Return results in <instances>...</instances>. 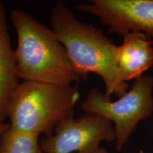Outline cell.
Instances as JSON below:
<instances>
[{"instance_id":"1","label":"cell","mask_w":153,"mask_h":153,"mask_svg":"<svg viewBox=\"0 0 153 153\" xmlns=\"http://www.w3.org/2000/svg\"><path fill=\"white\" fill-rule=\"evenodd\" d=\"M50 23L80 79H87L90 73L97 74L108 99L127 92L128 86L120 85L118 79L117 46L101 28L82 22L60 1L51 9Z\"/></svg>"},{"instance_id":"2","label":"cell","mask_w":153,"mask_h":153,"mask_svg":"<svg viewBox=\"0 0 153 153\" xmlns=\"http://www.w3.org/2000/svg\"><path fill=\"white\" fill-rule=\"evenodd\" d=\"M17 36L16 73L23 81L68 85L80 79L51 28L20 9L10 11Z\"/></svg>"},{"instance_id":"3","label":"cell","mask_w":153,"mask_h":153,"mask_svg":"<svg viewBox=\"0 0 153 153\" xmlns=\"http://www.w3.org/2000/svg\"><path fill=\"white\" fill-rule=\"evenodd\" d=\"M80 94L74 84L23 81L9 95L7 118L10 128L28 134L51 135L59 124L74 117Z\"/></svg>"},{"instance_id":"4","label":"cell","mask_w":153,"mask_h":153,"mask_svg":"<svg viewBox=\"0 0 153 153\" xmlns=\"http://www.w3.org/2000/svg\"><path fill=\"white\" fill-rule=\"evenodd\" d=\"M153 77L143 74L135 79L131 89L111 101L98 88H93L83 102L85 115L106 118L111 122L116 135V149L120 151L141 120L153 113Z\"/></svg>"},{"instance_id":"5","label":"cell","mask_w":153,"mask_h":153,"mask_svg":"<svg viewBox=\"0 0 153 153\" xmlns=\"http://www.w3.org/2000/svg\"><path fill=\"white\" fill-rule=\"evenodd\" d=\"M116 140L114 126L100 116L85 115L70 118L59 124L51 135L40 141L45 153H108L99 145Z\"/></svg>"},{"instance_id":"6","label":"cell","mask_w":153,"mask_h":153,"mask_svg":"<svg viewBox=\"0 0 153 153\" xmlns=\"http://www.w3.org/2000/svg\"><path fill=\"white\" fill-rule=\"evenodd\" d=\"M76 9L97 17L110 33L123 37L139 32L153 38V0H91Z\"/></svg>"},{"instance_id":"7","label":"cell","mask_w":153,"mask_h":153,"mask_svg":"<svg viewBox=\"0 0 153 153\" xmlns=\"http://www.w3.org/2000/svg\"><path fill=\"white\" fill-rule=\"evenodd\" d=\"M116 63L118 82L128 86V82L143 76L153 65L152 42L139 32L126 34L123 43L117 46Z\"/></svg>"},{"instance_id":"8","label":"cell","mask_w":153,"mask_h":153,"mask_svg":"<svg viewBox=\"0 0 153 153\" xmlns=\"http://www.w3.org/2000/svg\"><path fill=\"white\" fill-rule=\"evenodd\" d=\"M14 49L8 31L5 5L0 0V122L7 119V108L9 95L18 85Z\"/></svg>"},{"instance_id":"9","label":"cell","mask_w":153,"mask_h":153,"mask_svg":"<svg viewBox=\"0 0 153 153\" xmlns=\"http://www.w3.org/2000/svg\"><path fill=\"white\" fill-rule=\"evenodd\" d=\"M39 136L9 128L0 136V153H43Z\"/></svg>"},{"instance_id":"10","label":"cell","mask_w":153,"mask_h":153,"mask_svg":"<svg viewBox=\"0 0 153 153\" xmlns=\"http://www.w3.org/2000/svg\"><path fill=\"white\" fill-rule=\"evenodd\" d=\"M9 128H10V126L9 123H5V122H4V123L0 122V136L1 135V134L4 133L6 131H7Z\"/></svg>"},{"instance_id":"11","label":"cell","mask_w":153,"mask_h":153,"mask_svg":"<svg viewBox=\"0 0 153 153\" xmlns=\"http://www.w3.org/2000/svg\"><path fill=\"white\" fill-rule=\"evenodd\" d=\"M152 42V46H153V41Z\"/></svg>"}]
</instances>
